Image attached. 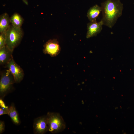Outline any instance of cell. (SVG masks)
<instances>
[{"mask_svg":"<svg viewBox=\"0 0 134 134\" xmlns=\"http://www.w3.org/2000/svg\"><path fill=\"white\" fill-rule=\"evenodd\" d=\"M8 115L14 123L16 125H19L20 121L17 111L13 103H12L8 107Z\"/></svg>","mask_w":134,"mask_h":134,"instance_id":"obj_12","label":"cell"},{"mask_svg":"<svg viewBox=\"0 0 134 134\" xmlns=\"http://www.w3.org/2000/svg\"><path fill=\"white\" fill-rule=\"evenodd\" d=\"M6 65V67L12 75L15 82L18 83L21 82L24 75L23 69L14 61L13 58Z\"/></svg>","mask_w":134,"mask_h":134,"instance_id":"obj_5","label":"cell"},{"mask_svg":"<svg viewBox=\"0 0 134 134\" xmlns=\"http://www.w3.org/2000/svg\"><path fill=\"white\" fill-rule=\"evenodd\" d=\"M5 33V45L13 52L21 41L23 35V31L21 28H16L11 25Z\"/></svg>","mask_w":134,"mask_h":134,"instance_id":"obj_2","label":"cell"},{"mask_svg":"<svg viewBox=\"0 0 134 134\" xmlns=\"http://www.w3.org/2000/svg\"><path fill=\"white\" fill-rule=\"evenodd\" d=\"M101 11V7L98 5H95L90 7L88 10L87 15L90 22H96V19Z\"/></svg>","mask_w":134,"mask_h":134,"instance_id":"obj_10","label":"cell"},{"mask_svg":"<svg viewBox=\"0 0 134 134\" xmlns=\"http://www.w3.org/2000/svg\"><path fill=\"white\" fill-rule=\"evenodd\" d=\"M13 52L5 45L0 49V65L7 64L13 58Z\"/></svg>","mask_w":134,"mask_h":134,"instance_id":"obj_9","label":"cell"},{"mask_svg":"<svg viewBox=\"0 0 134 134\" xmlns=\"http://www.w3.org/2000/svg\"><path fill=\"white\" fill-rule=\"evenodd\" d=\"M23 2L26 5H28V2L27 0H22Z\"/></svg>","mask_w":134,"mask_h":134,"instance_id":"obj_17","label":"cell"},{"mask_svg":"<svg viewBox=\"0 0 134 134\" xmlns=\"http://www.w3.org/2000/svg\"><path fill=\"white\" fill-rule=\"evenodd\" d=\"M61 48L59 42L56 39H51L47 41L44 45L43 52L51 56L55 57L60 53Z\"/></svg>","mask_w":134,"mask_h":134,"instance_id":"obj_7","label":"cell"},{"mask_svg":"<svg viewBox=\"0 0 134 134\" xmlns=\"http://www.w3.org/2000/svg\"><path fill=\"white\" fill-rule=\"evenodd\" d=\"M46 115L48 131L56 134L62 132L66 128V123L59 113L48 112Z\"/></svg>","mask_w":134,"mask_h":134,"instance_id":"obj_3","label":"cell"},{"mask_svg":"<svg viewBox=\"0 0 134 134\" xmlns=\"http://www.w3.org/2000/svg\"><path fill=\"white\" fill-rule=\"evenodd\" d=\"M10 22L15 27L21 28L24 22L22 17L17 13H14L10 18Z\"/></svg>","mask_w":134,"mask_h":134,"instance_id":"obj_13","label":"cell"},{"mask_svg":"<svg viewBox=\"0 0 134 134\" xmlns=\"http://www.w3.org/2000/svg\"><path fill=\"white\" fill-rule=\"evenodd\" d=\"M12 75L8 70L1 75L0 81V97L1 99L9 93L15 82Z\"/></svg>","mask_w":134,"mask_h":134,"instance_id":"obj_4","label":"cell"},{"mask_svg":"<svg viewBox=\"0 0 134 134\" xmlns=\"http://www.w3.org/2000/svg\"><path fill=\"white\" fill-rule=\"evenodd\" d=\"M103 24L112 28L122 15V3L119 0H106L101 4Z\"/></svg>","mask_w":134,"mask_h":134,"instance_id":"obj_1","label":"cell"},{"mask_svg":"<svg viewBox=\"0 0 134 134\" xmlns=\"http://www.w3.org/2000/svg\"><path fill=\"white\" fill-rule=\"evenodd\" d=\"M103 24L101 20L99 22H91L87 24V31L86 37L89 38L96 36L101 31Z\"/></svg>","mask_w":134,"mask_h":134,"instance_id":"obj_8","label":"cell"},{"mask_svg":"<svg viewBox=\"0 0 134 134\" xmlns=\"http://www.w3.org/2000/svg\"><path fill=\"white\" fill-rule=\"evenodd\" d=\"M10 18L6 13H4L0 16V33H5L10 26Z\"/></svg>","mask_w":134,"mask_h":134,"instance_id":"obj_11","label":"cell"},{"mask_svg":"<svg viewBox=\"0 0 134 134\" xmlns=\"http://www.w3.org/2000/svg\"><path fill=\"white\" fill-rule=\"evenodd\" d=\"M8 107H0V115L4 114H8Z\"/></svg>","mask_w":134,"mask_h":134,"instance_id":"obj_15","label":"cell"},{"mask_svg":"<svg viewBox=\"0 0 134 134\" xmlns=\"http://www.w3.org/2000/svg\"><path fill=\"white\" fill-rule=\"evenodd\" d=\"M5 129V124L4 121H0V134H1L4 131Z\"/></svg>","mask_w":134,"mask_h":134,"instance_id":"obj_16","label":"cell"},{"mask_svg":"<svg viewBox=\"0 0 134 134\" xmlns=\"http://www.w3.org/2000/svg\"><path fill=\"white\" fill-rule=\"evenodd\" d=\"M5 33H0V49L5 45Z\"/></svg>","mask_w":134,"mask_h":134,"instance_id":"obj_14","label":"cell"},{"mask_svg":"<svg viewBox=\"0 0 134 134\" xmlns=\"http://www.w3.org/2000/svg\"><path fill=\"white\" fill-rule=\"evenodd\" d=\"M33 128L34 133L35 134H45L48 131L46 115L41 116L34 119Z\"/></svg>","mask_w":134,"mask_h":134,"instance_id":"obj_6","label":"cell"}]
</instances>
